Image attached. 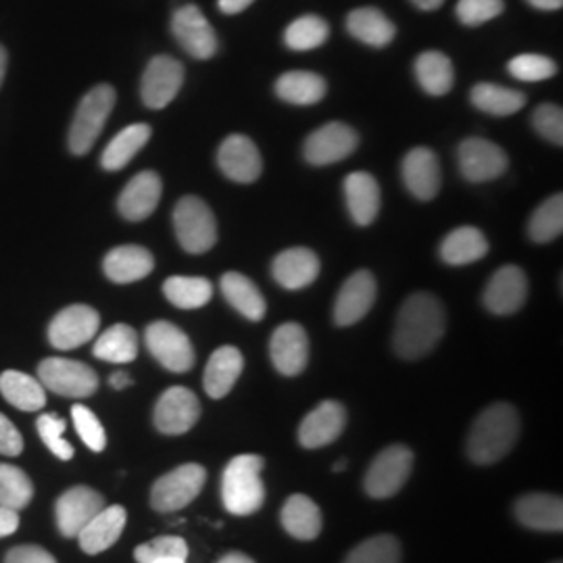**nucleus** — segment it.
Wrapping results in <instances>:
<instances>
[{
  "label": "nucleus",
  "mask_w": 563,
  "mask_h": 563,
  "mask_svg": "<svg viewBox=\"0 0 563 563\" xmlns=\"http://www.w3.org/2000/svg\"><path fill=\"white\" fill-rule=\"evenodd\" d=\"M444 328L443 302L430 292H416L399 309L393 346L402 360H420L443 339Z\"/></svg>",
  "instance_id": "obj_1"
},
{
  "label": "nucleus",
  "mask_w": 563,
  "mask_h": 563,
  "mask_svg": "<svg viewBox=\"0 0 563 563\" xmlns=\"http://www.w3.org/2000/svg\"><path fill=\"white\" fill-rule=\"evenodd\" d=\"M520 439V416L509 402L486 407L467 434V457L478 465L504 460Z\"/></svg>",
  "instance_id": "obj_2"
},
{
  "label": "nucleus",
  "mask_w": 563,
  "mask_h": 563,
  "mask_svg": "<svg viewBox=\"0 0 563 563\" xmlns=\"http://www.w3.org/2000/svg\"><path fill=\"white\" fill-rule=\"evenodd\" d=\"M263 457L239 455L225 465L222 476L223 507L234 516H251L262 509L265 486L262 481Z\"/></svg>",
  "instance_id": "obj_3"
},
{
  "label": "nucleus",
  "mask_w": 563,
  "mask_h": 563,
  "mask_svg": "<svg viewBox=\"0 0 563 563\" xmlns=\"http://www.w3.org/2000/svg\"><path fill=\"white\" fill-rule=\"evenodd\" d=\"M115 107V88L109 84L95 86L78 104V111L69 130V151L74 155H86L99 141L102 128Z\"/></svg>",
  "instance_id": "obj_4"
},
{
  "label": "nucleus",
  "mask_w": 563,
  "mask_h": 563,
  "mask_svg": "<svg viewBox=\"0 0 563 563\" xmlns=\"http://www.w3.org/2000/svg\"><path fill=\"white\" fill-rule=\"evenodd\" d=\"M174 230L181 249L202 255L218 242V222L213 211L199 197H184L174 209Z\"/></svg>",
  "instance_id": "obj_5"
},
{
  "label": "nucleus",
  "mask_w": 563,
  "mask_h": 563,
  "mask_svg": "<svg viewBox=\"0 0 563 563\" xmlns=\"http://www.w3.org/2000/svg\"><path fill=\"white\" fill-rule=\"evenodd\" d=\"M207 472L199 463H184L153 484L151 505L159 514L180 511L201 495Z\"/></svg>",
  "instance_id": "obj_6"
},
{
  "label": "nucleus",
  "mask_w": 563,
  "mask_h": 563,
  "mask_svg": "<svg viewBox=\"0 0 563 563\" xmlns=\"http://www.w3.org/2000/svg\"><path fill=\"white\" fill-rule=\"evenodd\" d=\"M413 470V453L405 444L386 446L376 455L365 474V493L374 499H388L397 495Z\"/></svg>",
  "instance_id": "obj_7"
},
{
  "label": "nucleus",
  "mask_w": 563,
  "mask_h": 563,
  "mask_svg": "<svg viewBox=\"0 0 563 563\" xmlns=\"http://www.w3.org/2000/svg\"><path fill=\"white\" fill-rule=\"evenodd\" d=\"M38 378L44 388L69 399L90 397L99 388V376L90 365L63 357L44 360L38 365Z\"/></svg>",
  "instance_id": "obj_8"
},
{
  "label": "nucleus",
  "mask_w": 563,
  "mask_h": 563,
  "mask_svg": "<svg viewBox=\"0 0 563 563\" xmlns=\"http://www.w3.org/2000/svg\"><path fill=\"white\" fill-rule=\"evenodd\" d=\"M148 353L174 374H184L195 367V349L190 339L172 322H153L144 332Z\"/></svg>",
  "instance_id": "obj_9"
},
{
  "label": "nucleus",
  "mask_w": 563,
  "mask_h": 563,
  "mask_svg": "<svg viewBox=\"0 0 563 563\" xmlns=\"http://www.w3.org/2000/svg\"><path fill=\"white\" fill-rule=\"evenodd\" d=\"M101 328V316L88 305L60 309L48 325V341L59 351H74L92 341Z\"/></svg>",
  "instance_id": "obj_10"
},
{
  "label": "nucleus",
  "mask_w": 563,
  "mask_h": 563,
  "mask_svg": "<svg viewBox=\"0 0 563 563\" xmlns=\"http://www.w3.org/2000/svg\"><path fill=\"white\" fill-rule=\"evenodd\" d=\"M201 418V402L190 388L172 386L163 393L155 405L153 422L162 434L178 437L192 430V426Z\"/></svg>",
  "instance_id": "obj_11"
},
{
  "label": "nucleus",
  "mask_w": 563,
  "mask_h": 563,
  "mask_svg": "<svg viewBox=\"0 0 563 563\" xmlns=\"http://www.w3.org/2000/svg\"><path fill=\"white\" fill-rule=\"evenodd\" d=\"M357 141L360 139L351 125L330 121L307 136L302 153L311 165L323 167L346 159L357 148Z\"/></svg>",
  "instance_id": "obj_12"
},
{
  "label": "nucleus",
  "mask_w": 563,
  "mask_h": 563,
  "mask_svg": "<svg viewBox=\"0 0 563 563\" xmlns=\"http://www.w3.org/2000/svg\"><path fill=\"white\" fill-rule=\"evenodd\" d=\"M172 32L181 48L195 59H211L218 53V34L195 4H186L174 13Z\"/></svg>",
  "instance_id": "obj_13"
},
{
  "label": "nucleus",
  "mask_w": 563,
  "mask_h": 563,
  "mask_svg": "<svg viewBox=\"0 0 563 563\" xmlns=\"http://www.w3.org/2000/svg\"><path fill=\"white\" fill-rule=\"evenodd\" d=\"M463 178L474 184L497 180L507 172L509 159L504 148L486 139H465L457 151Z\"/></svg>",
  "instance_id": "obj_14"
},
{
  "label": "nucleus",
  "mask_w": 563,
  "mask_h": 563,
  "mask_svg": "<svg viewBox=\"0 0 563 563\" xmlns=\"http://www.w3.org/2000/svg\"><path fill=\"white\" fill-rule=\"evenodd\" d=\"M184 84V67L180 60L159 55L146 65L141 81L142 102L148 109H163L174 101Z\"/></svg>",
  "instance_id": "obj_15"
},
{
  "label": "nucleus",
  "mask_w": 563,
  "mask_h": 563,
  "mask_svg": "<svg viewBox=\"0 0 563 563\" xmlns=\"http://www.w3.org/2000/svg\"><path fill=\"white\" fill-rule=\"evenodd\" d=\"M101 509H104V497L99 490L90 486H74L65 490L55 505L60 534L67 539L78 537L81 528Z\"/></svg>",
  "instance_id": "obj_16"
},
{
  "label": "nucleus",
  "mask_w": 563,
  "mask_h": 563,
  "mask_svg": "<svg viewBox=\"0 0 563 563\" xmlns=\"http://www.w3.org/2000/svg\"><path fill=\"white\" fill-rule=\"evenodd\" d=\"M374 301H376V278L367 269L351 274L342 284L334 302V322L342 328L362 322L363 318L369 313V309L374 307Z\"/></svg>",
  "instance_id": "obj_17"
},
{
  "label": "nucleus",
  "mask_w": 563,
  "mask_h": 563,
  "mask_svg": "<svg viewBox=\"0 0 563 563\" xmlns=\"http://www.w3.org/2000/svg\"><path fill=\"white\" fill-rule=\"evenodd\" d=\"M528 297V280L518 265H505L484 288V307L495 316H511L522 309Z\"/></svg>",
  "instance_id": "obj_18"
},
{
  "label": "nucleus",
  "mask_w": 563,
  "mask_h": 563,
  "mask_svg": "<svg viewBox=\"0 0 563 563\" xmlns=\"http://www.w3.org/2000/svg\"><path fill=\"white\" fill-rule=\"evenodd\" d=\"M269 355L282 376H299L309 362V339L301 323H282L269 341Z\"/></svg>",
  "instance_id": "obj_19"
},
{
  "label": "nucleus",
  "mask_w": 563,
  "mask_h": 563,
  "mask_svg": "<svg viewBox=\"0 0 563 563\" xmlns=\"http://www.w3.org/2000/svg\"><path fill=\"white\" fill-rule=\"evenodd\" d=\"M218 165L230 180L251 184L260 180L263 162L260 148L249 136L232 134L222 142L218 151Z\"/></svg>",
  "instance_id": "obj_20"
},
{
  "label": "nucleus",
  "mask_w": 563,
  "mask_h": 563,
  "mask_svg": "<svg viewBox=\"0 0 563 563\" xmlns=\"http://www.w3.org/2000/svg\"><path fill=\"white\" fill-rule=\"evenodd\" d=\"M401 174L407 190L420 201H432L441 190L439 157L426 146H418L405 155Z\"/></svg>",
  "instance_id": "obj_21"
},
{
  "label": "nucleus",
  "mask_w": 563,
  "mask_h": 563,
  "mask_svg": "<svg viewBox=\"0 0 563 563\" xmlns=\"http://www.w3.org/2000/svg\"><path fill=\"white\" fill-rule=\"evenodd\" d=\"M346 426V409L339 401H323L299 426V443L305 449H322L334 443Z\"/></svg>",
  "instance_id": "obj_22"
},
{
  "label": "nucleus",
  "mask_w": 563,
  "mask_h": 563,
  "mask_svg": "<svg viewBox=\"0 0 563 563\" xmlns=\"http://www.w3.org/2000/svg\"><path fill=\"white\" fill-rule=\"evenodd\" d=\"M163 184L159 174L141 172L128 181L118 201V209L128 222H142L153 216L162 201Z\"/></svg>",
  "instance_id": "obj_23"
},
{
  "label": "nucleus",
  "mask_w": 563,
  "mask_h": 563,
  "mask_svg": "<svg viewBox=\"0 0 563 563\" xmlns=\"http://www.w3.org/2000/svg\"><path fill=\"white\" fill-rule=\"evenodd\" d=\"M272 274L282 288L301 290L318 280L320 260L311 249H305V246L286 249L274 260Z\"/></svg>",
  "instance_id": "obj_24"
},
{
  "label": "nucleus",
  "mask_w": 563,
  "mask_h": 563,
  "mask_svg": "<svg viewBox=\"0 0 563 563\" xmlns=\"http://www.w3.org/2000/svg\"><path fill=\"white\" fill-rule=\"evenodd\" d=\"M344 199H346L351 220L357 225H369L378 218L383 195H380L378 181L372 174L367 172L349 174L344 180Z\"/></svg>",
  "instance_id": "obj_25"
},
{
  "label": "nucleus",
  "mask_w": 563,
  "mask_h": 563,
  "mask_svg": "<svg viewBox=\"0 0 563 563\" xmlns=\"http://www.w3.org/2000/svg\"><path fill=\"white\" fill-rule=\"evenodd\" d=\"M104 276L115 284L144 280L155 269V257L139 244H123L107 253L102 262Z\"/></svg>",
  "instance_id": "obj_26"
},
{
  "label": "nucleus",
  "mask_w": 563,
  "mask_h": 563,
  "mask_svg": "<svg viewBox=\"0 0 563 563\" xmlns=\"http://www.w3.org/2000/svg\"><path fill=\"white\" fill-rule=\"evenodd\" d=\"M128 522V514L121 505H111L101 509L78 534L84 553L97 555L120 541L121 532Z\"/></svg>",
  "instance_id": "obj_27"
},
{
  "label": "nucleus",
  "mask_w": 563,
  "mask_h": 563,
  "mask_svg": "<svg viewBox=\"0 0 563 563\" xmlns=\"http://www.w3.org/2000/svg\"><path fill=\"white\" fill-rule=\"evenodd\" d=\"M518 522L532 530L543 532H562L563 501L558 495L530 493L520 497L514 505Z\"/></svg>",
  "instance_id": "obj_28"
},
{
  "label": "nucleus",
  "mask_w": 563,
  "mask_h": 563,
  "mask_svg": "<svg viewBox=\"0 0 563 563\" xmlns=\"http://www.w3.org/2000/svg\"><path fill=\"white\" fill-rule=\"evenodd\" d=\"M244 357L236 346H220L207 362L205 374H202V386L205 393L211 399H223L236 380L241 378Z\"/></svg>",
  "instance_id": "obj_29"
},
{
  "label": "nucleus",
  "mask_w": 563,
  "mask_h": 563,
  "mask_svg": "<svg viewBox=\"0 0 563 563\" xmlns=\"http://www.w3.org/2000/svg\"><path fill=\"white\" fill-rule=\"evenodd\" d=\"M280 518L284 530L299 541H313L322 532V509L307 495L288 497L282 507Z\"/></svg>",
  "instance_id": "obj_30"
},
{
  "label": "nucleus",
  "mask_w": 563,
  "mask_h": 563,
  "mask_svg": "<svg viewBox=\"0 0 563 563\" xmlns=\"http://www.w3.org/2000/svg\"><path fill=\"white\" fill-rule=\"evenodd\" d=\"M346 30L353 38L376 48L388 46L397 34L395 23L374 7H362L351 11L346 18Z\"/></svg>",
  "instance_id": "obj_31"
},
{
  "label": "nucleus",
  "mask_w": 563,
  "mask_h": 563,
  "mask_svg": "<svg viewBox=\"0 0 563 563\" xmlns=\"http://www.w3.org/2000/svg\"><path fill=\"white\" fill-rule=\"evenodd\" d=\"M220 286H222L223 299L230 302L241 316L251 322H262L265 311H267V305H265L260 288L244 274H239V272L223 274Z\"/></svg>",
  "instance_id": "obj_32"
},
{
  "label": "nucleus",
  "mask_w": 563,
  "mask_h": 563,
  "mask_svg": "<svg viewBox=\"0 0 563 563\" xmlns=\"http://www.w3.org/2000/svg\"><path fill=\"white\" fill-rule=\"evenodd\" d=\"M488 253V241L483 230L474 225H462L453 230L441 244V260L446 265H470L481 262Z\"/></svg>",
  "instance_id": "obj_33"
},
{
  "label": "nucleus",
  "mask_w": 563,
  "mask_h": 563,
  "mask_svg": "<svg viewBox=\"0 0 563 563\" xmlns=\"http://www.w3.org/2000/svg\"><path fill=\"white\" fill-rule=\"evenodd\" d=\"M151 125L148 123H132L123 128L113 141L102 151L101 165L107 172H120L132 162L146 142L151 141Z\"/></svg>",
  "instance_id": "obj_34"
},
{
  "label": "nucleus",
  "mask_w": 563,
  "mask_h": 563,
  "mask_svg": "<svg viewBox=\"0 0 563 563\" xmlns=\"http://www.w3.org/2000/svg\"><path fill=\"white\" fill-rule=\"evenodd\" d=\"M0 393L21 411H38L46 405V388L41 380L15 369H7L4 374H0Z\"/></svg>",
  "instance_id": "obj_35"
},
{
  "label": "nucleus",
  "mask_w": 563,
  "mask_h": 563,
  "mask_svg": "<svg viewBox=\"0 0 563 563\" xmlns=\"http://www.w3.org/2000/svg\"><path fill=\"white\" fill-rule=\"evenodd\" d=\"M276 95L284 102L311 107L325 97V81L313 71H286L276 81Z\"/></svg>",
  "instance_id": "obj_36"
},
{
  "label": "nucleus",
  "mask_w": 563,
  "mask_h": 563,
  "mask_svg": "<svg viewBox=\"0 0 563 563\" xmlns=\"http://www.w3.org/2000/svg\"><path fill=\"white\" fill-rule=\"evenodd\" d=\"M95 357L109 363H130L139 355L136 330L128 323H115L95 342Z\"/></svg>",
  "instance_id": "obj_37"
},
{
  "label": "nucleus",
  "mask_w": 563,
  "mask_h": 563,
  "mask_svg": "<svg viewBox=\"0 0 563 563\" xmlns=\"http://www.w3.org/2000/svg\"><path fill=\"white\" fill-rule=\"evenodd\" d=\"M470 101L474 102L476 109H481L488 115H497V118H505V115H514L526 104V97L520 90L514 88H505L499 84H476L470 92Z\"/></svg>",
  "instance_id": "obj_38"
},
{
  "label": "nucleus",
  "mask_w": 563,
  "mask_h": 563,
  "mask_svg": "<svg viewBox=\"0 0 563 563\" xmlns=\"http://www.w3.org/2000/svg\"><path fill=\"white\" fill-rule=\"evenodd\" d=\"M416 78L428 95L444 97L446 92H451L453 81H455L453 63L444 53H439V51L422 53L416 59Z\"/></svg>",
  "instance_id": "obj_39"
},
{
  "label": "nucleus",
  "mask_w": 563,
  "mask_h": 563,
  "mask_svg": "<svg viewBox=\"0 0 563 563\" xmlns=\"http://www.w3.org/2000/svg\"><path fill=\"white\" fill-rule=\"evenodd\" d=\"M163 295L178 309H201L211 301L213 286L197 276H172L163 284Z\"/></svg>",
  "instance_id": "obj_40"
},
{
  "label": "nucleus",
  "mask_w": 563,
  "mask_h": 563,
  "mask_svg": "<svg viewBox=\"0 0 563 563\" xmlns=\"http://www.w3.org/2000/svg\"><path fill=\"white\" fill-rule=\"evenodd\" d=\"M563 232V197L555 195L537 207L530 222H528V236L539 244L560 239Z\"/></svg>",
  "instance_id": "obj_41"
},
{
  "label": "nucleus",
  "mask_w": 563,
  "mask_h": 563,
  "mask_svg": "<svg viewBox=\"0 0 563 563\" xmlns=\"http://www.w3.org/2000/svg\"><path fill=\"white\" fill-rule=\"evenodd\" d=\"M34 497V484L27 474L9 463H0V505L20 511Z\"/></svg>",
  "instance_id": "obj_42"
},
{
  "label": "nucleus",
  "mask_w": 563,
  "mask_h": 563,
  "mask_svg": "<svg viewBox=\"0 0 563 563\" xmlns=\"http://www.w3.org/2000/svg\"><path fill=\"white\" fill-rule=\"evenodd\" d=\"M330 36V25L318 18V15H302L299 20L292 21L286 32L284 42L292 51H313L322 46Z\"/></svg>",
  "instance_id": "obj_43"
},
{
  "label": "nucleus",
  "mask_w": 563,
  "mask_h": 563,
  "mask_svg": "<svg viewBox=\"0 0 563 563\" xmlns=\"http://www.w3.org/2000/svg\"><path fill=\"white\" fill-rule=\"evenodd\" d=\"M344 563H401V543L390 534L372 537L357 544Z\"/></svg>",
  "instance_id": "obj_44"
},
{
  "label": "nucleus",
  "mask_w": 563,
  "mask_h": 563,
  "mask_svg": "<svg viewBox=\"0 0 563 563\" xmlns=\"http://www.w3.org/2000/svg\"><path fill=\"white\" fill-rule=\"evenodd\" d=\"M139 563H169L188 560V544L180 537H159L134 551Z\"/></svg>",
  "instance_id": "obj_45"
},
{
  "label": "nucleus",
  "mask_w": 563,
  "mask_h": 563,
  "mask_svg": "<svg viewBox=\"0 0 563 563\" xmlns=\"http://www.w3.org/2000/svg\"><path fill=\"white\" fill-rule=\"evenodd\" d=\"M36 428H38L42 443L51 449V453L55 457H59L63 462L74 457V446L69 441H65V437H63L67 423L57 413H42L38 422H36Z\"/></svg>",
  "instance_id": "obj_46"
},
{
  "label": "nucleus",
  "mask_w": 563,
  "mask_h": 563,
  "mask_svg": "<svg viewBox=\"0 0 563 563\" xmlns=\"http://www.w3.org/2000/svg\"><path fill=\"white\" fill-rule=\"evenodd\" d=\"M507 69L516 80L543 81L555 76L558 65L544 55H530L528 53V55H518V57L509 60Z\"/></svg>",
  "instance_id": "obj_47"
},
{
  "label": "nucleus",
  "mask_w": 563,
  "mask_h": 563,
  "mask_svg": "<svg viewBox=\"0 0 563 563\" xmlns=\"http://www.w3.org/2000/svg\"><path fill=\"white\" fill-rule=\"evenodd\" d=\"M71 418L76 423V430H78V437H80L84 444L95 451V453H101L107 446V434H104V428L99 422V418L86 407V405H74L71 407Z\"/></svg>",
  "instance_id": "obj_48"
},
{
  "label": "nucleus",
  "mask_w": 563,
  "mask_h": 563,
  "mask_svg": "<svg viewBox=\"0 0 563 563\" xmlns=\"http://www.w3.org/2000/svg\"><path fill=\"white\" fill-rule=\"evenodd\" d=\"M532 125L543 136L544 141L558 146L563 144V111L562 107L544 102L532 113Z\"/></svg>",
  "instance_id": "obj_49"
},
{
  "label": "nucleus",
  "mask_w": 563,
  "mask_h": 563,
  "mask_svg": "<svg viewBox=\"0 0 563 563\" xmlns=\"http://www.w3.org/2000/svg\"><path fill=\"white\" fill-rule=\"evenodd\" d=\"M504 0H460L457 18L463 25H483L504 13Z\"/></svg>",
  "instance_id": "obj_50"
},
{
  "label": "nucleus",
  "mask_w": 563,
  "mask_h": 563,
  "mask_svg": "<svg viewBox=\"0 0 563 563\" xmlns=\"http://www.w3.org/2000/svg\"><path fill=\"white\" fill-rule=\"evenodd\" d=\"M23 451V439L13 422L0 413V455L18 457Z\"/></svg>",
  "instance_id": "obj_51"
},
{
  "label": "nucleus",
  "mask_w": 563,
  "mask_h": 563,
  "mask_svg": "<svg viewBox=\"0 0 563 563\" xmlns=\"http://www.w3.org/2000/svg\"><path fill=\"white\" fill-rule=\"evenodd\" d=\"M4 563H57V560L38 544H21L7 553Z\"/></svg>",
  "instance_id": "obj_52"
},
{
  "label": "nucleus",
  "mask_w": 563,
  "mask_h": 563,
  "mask_svg": "<svg viewBox=\"0 0 563 563\" xmlns=\"http://www.w3.org/2000/svg\"><path fill=\"white\" fill-rule=\"evenodd\" d=\"M20 528V514L0 505V539L11 537Z\"/></svg>",
  "instance_id": "obj_53"
},
{
  "label": "nucleus",
  "mask_w": 563,
  "mask_h": 563,
  "mask_svg": "<svg viewBox=\"0 0 563 563\" xmlns=\"http://www.w3.org/2000/svg\"><path fill=\"white\" fill-rule=\"evenodd\" d=\"M255 0H218V7L222 9V13L225 15H236L246 11Z\"/></svg>",
  "instance_id": "obj_54"
},
{
  "label": "nucleus",
  "mask_w": 563,
  "mask_h": 563,
  "mask_svg": "<svg viewBox=\"0 0 563 563\" xmlns=\"http://www.w3.org/2000/svg\"><path fill=\"white\" fill-rule=\"evenodd\" d=\"M109 384H111V388H115V390H123V388H128V386L132 384V378H130V374H125V372H115V374H111Z\"/></svg>",
  "instance_id": "obj_55"
},
{
  "label": "nucleus",
  "mask_w": 563,
  "mask_h": 563,
  "mask_svg": "<svg viewBox=\"0 0 563 563\" xmlns=\"http://www.w3.org/2000/svg\"><path fill=\"white\" fill-rule=\"evenodd\" d=\"M528 4H532L534 9H541V11H558V9H562L563 0H528Z\"/></svg>",
  "instance_id": "obj_56"
},
{
  "label": "nucleus",
  "mask_w": 563,
  "mask_h": 563,
  "mask_svg": "<svg viewBox=\"0 0 563 563\" xmlns=\"http://www.w3.org/2000/svg\"><path fill=\"white\" fill-rule=\"evenodd\" d=\"M218 563H255L249 555H244V553H239V551H232V553H228V555H223L222 560Z\"/></svg>",
  "instance_id": "obj_57"
},
{
  "label": "nucleus",
  "mask_w": 563,
  "mask_h": 563,
  "mask_svg": "<svg viewBox=\"0 0 563 563\" xmlns=\"http://www.w3.org/2000/svg\"><path fill=\"white\" fill-rule=\"evenodd\" d=\"M418 9L422 11H437L439 7H443L444 0H411Z\"/></svg>",
  "instance_id": "obj_58"
},
{
  "label": "nucleus",
  "mask_w": 563,
  "mask_h": 563,
  "mask_svg": "<svg viewBox=\"0 0 563 563\" xmlns=\"http://www.w3.org/2000/svg\"><path fill=\"white\" fill-rule=\"evenodd\" d=\"M4 74H7V51L0 46V86L4 80Z\"/></svg>",
  "instance_id": "obj_59"
},
{
  "label": "nucleus",
  "mask_w": 563,
  "mask_h": 563,
  "mask_svg": "<svg viewBox=\"0 0 563 563\" xmlns=\"http://www.w3.org/2000/svg\"><path fill=\"white\" fill-rule=\"evenodd\" d=\"M344 467H346V462H339L334 467H332V470H334V472H342Z\"/></svg>",
  "instance_id": "obj_60"
},
{
  "label": "nucleus",
  "mask_w": 563,
  "mask_h": 563,
  "mask_svg": "<svg viewBox=\"0 0 563 563\" xmlns=\"http://www.w3.org/2000/svg\"><path fill=\"white\" fill-rule=\"evenodd\" d=\"M169 563H186V560H178V562H169Z\"/></svg>",
  "instance_id": "obj_61"
},
{
  "label": "nucleus",
  "mask_w": 563,
  "mask_h": 563,
  "mask_svg": "<svg viewBox=\"0 0 563 563\" xmlns=\"http://www.w3.org/2000/svg\"><path fill=\"white\" fill-rule=\"evenodd\" d=\"M553 563H562V562H553Z\"/></svg>",
  "instance_id": "obj_62"
}]
</instances>
